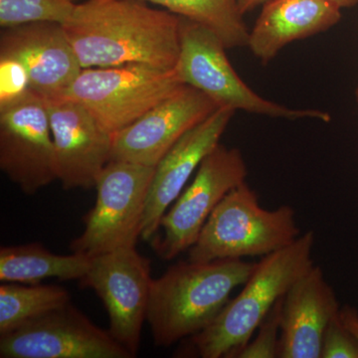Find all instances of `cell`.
Here are the masks:
<instances>
[{
    "label": "cell",
    "mask_w": 358,
    "mask_h": 358,
    "mask_svg": "<svg viewBox=\"0 0 358 358\" xmlns=\"http://www.w3.org/2000/svg\"><path fill=\"white\" fill-rule=\"evenodd\" d=\"M0 169L27 195L57 180L48 110L36 94L0 110Z\"/></svg>",
    "instance_id": "8fae6325"
},
{
    "label": "cell",
    "mask_w": 358,
    "mask_h": 358,
    "mask_svg": "<svg viewBox=\"0 0 358 358\" xmlns=\"http://www.w3.org/2000/svg\"><path fill=\"white\" fill-rule=\"evenodd\" d=\"M268 0H238L240 11L242 14H246L254 10L257 7L264 6Z\"/></svg>",
    "instance_id": "484cf974"
},
{
    "label": "cell",
    "mask_w": 358,
    "mask_h": 358,
    "mask_svg": "<svg viewBox=\"0 0 358 358\" xmlns=\"http://www.w3.org/2000/svg\"><path fill=\"white\" fill-rule=\"evenodd\" d=\"M247 176L248 167L240 150L219 143L162 216V236L152 239L157 255L171 261L192 248L214 209L231 190L246 182Z\"/></svg>",
    "instance_id": "ba28073f"
},
{
    "label": "cell",
    "mask_w": 358,
    "mask_h": 358,
    "mask_svg": "<svg viewBox=\"0 0 358 358\" xmlns=\"http://www.w3.org/2000/svg\"><path fill=\"white\" fill-rule=\"evenodd\" d=\"M0 56L20 61L33 93L44 100L62 98L82 70L64 27L59 23L4 28L0 35Z\"/></svg>",
    "instance_id": "5bb4252c"
},
{
    "label": "cell",
    "mask_w": 358,
    "mask_h": 358,
    "mask_svg": "<svg viewBox=\"0 0 358 358\" xmlns=\"http://www.w3.org/2000/svg\"><path fill=\"white\" fill-rule=\"evenodd\" d=\"M1 358H133L109 331L69 305L0 336Z\"/></svg>",
    "instance_id": "30bf717a"
},
{
    "label": "cell",
    "mask_w": 358,
    "mask_h": 358,
    "mask_svg": "<svg viewBox=\"0 0 358 358\" xmlns=\"http://www.w3.org/2000/svg\"><path fill=\"white\" fill-rule=\"evenodd\" d=\"M91 259L73 253L57 255L38 243L0 248V282L40 284L43 280H82Z\"/></svg>",
    "instance_id": "ac0fdd59"
},
{
    "label": "cell",
    "mask_w": 358,
    "mask_h": 358,
    "mask_svg": "<svg viewBox=\"0 0 358 358\" xmlns=\"http://www.w3.org/2000/svg\"><path fill=\"white\" fill-rule=\"evenodd\" d=\"M164 7L209 28L222 40L226 48L248 46L250 31L238 0H140Z\"/></svg>",
    "instance_id": "ffe728a7"
},
{
    "label": "cell",
    "mask_w": 358,
    "mask_h": 358,
    "mask_svg": "<svg viewBox=\"0 0 358 358\" xmlns=\"http://www.w3.org/2000/svg\"><path fill=\"white\" fill-rule=\"evenodd\" d=\"M301 235L289 205L268 210L247 182L231 190L207 219L188 260L211 262L264 257L293 243Z\"/></svg>",
    "instance_id": "277c9868"
},
{
    "label": "cell",
    "mask_w": 358,
    "mask_h": 358,
    "mask_svg": "<svg viewBox=\"0 0 358 358\" xmlns=\"http://www.w3.org/2000/svg\"><path fill=\"white\" fill-rule=\"evenodd\" d=\"M226 50L222 40L209 28L180 17V52L174 70L183 84L199 90L219 108L235 112L289 121H331V115L324 110L291 109L258 95L237 74Z\"/></svg>",
    "instance_id": "5b68a950"
},
{
    "label": "cell",
    "mask_w": 358,
    "mask_h": 358,
    "mask_svg": "<svg viewBox=\"0 0 358 358\" xmlns=\"http://www.w3.org/2000/svg\"><path fill=\"white\" fill-rule=\"evenodd\" d=\"M341 17V9L329 0H268L250 31L247 47L268 64L287 45L326 32Z\"/></svg>",
    "instance_id": "e0dca14e"
},
{
    "label": "cell",
    "mask_w": 358,
    "mask_h": 358,
    "mask_svg": "<svg viewBox=\"0 0 358 358\" xmlns=\"http://www.w3.org/2000/svg\"><path fill=\"white\" fill-rule=\"evenodd\" d=\"M155 167L112 159L96 183V203L85 216V229L71 242L73 253L92 259L115 250L136 247Z\"/></svg>",
    "instance_id": "8992f818"
},
{
    "label": "cell",
    "mask_w": 358,
    "mask_h": 358,
    "mask_svg": "<svg viewBox=\"0 0 358 358\" xmlns=\"http://www.w3.org/2000/svg\"><path fill=\"white\" fill-rule=\"evenodd\" d=\"M284 296L275 303L257 329V336L237 353L235 358H275L279 355L282 306Z\"/></svg>",
    "instance_id": "7402d4cb"
},
{
    "label": "cell",
    "mask_w": 358,
    "mask_h": 358,
    "mask_svg": "<svg viewBox=\"0 0 358 358\" xmlns=\"http://www.w3.org/2000/svg\"><path fill=\"white\" fill-rule=\"evenodd\" d=\"M339 303L324 271L313 265L285 294L280 358H322V338Z\"/></svg>",
    "instance_id": "2e32d148"
},
{
    "label": "cell",
    "mask_w": 358,
    "mask_h": 358,
    "mask_svg": "<svg viewBox=\"0 0 358 358\" xmlns=\"http://www.w3.org/2000/svg\"><path fill=\"white\" fill-rule=\"evenodd\" d=\"M70 1L75 2V3H80V2L86 1V0H70Z\"/></svg>",
    "instance_id": "83f0119b"
},
{
    "label": "cell",
    "mask_w": 358,
    "mask_h": 358,
    "mask_svg": "<svg viewBox=\"0 0 358 358\" xmlns=\"http://www.w3.org/2000/svg\"><path fill=\"white\" fill-rule=\"evenodd\" d=\"M315 233L264 256L235 298L230 299L204 331L186 339L178 355L201 358H235L253 338L278 301L313 264ZM179 355V357H181Z\"/></svg>",
    "instance_id": "3957f363"
},
{
    "label": "cell",
    "mask_w": 358,
    "mask_h": 358,
    "mask_svg": "<svg viewBox=\"0 0 358 358\" xmlns=\"http://www.w3.org/2000/svg\"><path fill=\"white\" fill-rule=\"evenodd\" d=\"M176 70L129 64L82 69L62 98L83 106L99 124L115 134L180 88Z\"/></svg>",
    "instance_id": "52a82bcc"
},
{
    "label": "cell",
    "mask_w": 358,
    "mask_h": 358,
    "mask_svg": "<svg viewBox=\"0 0 358 358\" xmlns=\"http://www.w3.org/2000/svg\"><path fill=\"white\" fill-rule=\"evenodd\" d=\"M322 358H358V343L343 326L339 312L331 320L324 331Z\"/></svg>",
    "instance_id": "cb8c5ba5"
},
{
    "label": "cell",
    "mask_w": 358,
    "mask_h": 358,
    "mask_svg": "<svg viewBox=\"0 0 358 358\" xmlns=\"http://www.w3.org/2000/svg\"><path fill=\"white\" fill-rule=\"evenodd\" d=\"M255 267L243 259L171 266L152 281L147 322L155 345L167 348L204 331Z\"/></svg>",
    "instance_id": "7a4b0ae2"
},
{
    "label": "cell",
    "mask_w": 358,
    "mask_h": 358,
    "mask_svg": "<svg viewBox=\"0 0 358 358\" xmlns=\"http://www.w3.org/2000/svg\"><path fill=\"white\" fill-rule=\"evenodd\" d=\"M235 113L230 108H218L189 129L155 166L141 239L150 241L157 234L162 216L185 189L205 157L220 143Z\"/></svg>",
    "instance_id": "9a60e30c"
},
{
    "label": "cell",
    "mask_w": 358,
    "mask_h": 358,
    "mask_svg": "<svg viewBox=\"0 0 358 358\" xmlns=\"http://www.w3.org/2000/svg\"><path fill=\"white\" fill-rule=\"evenodd\" d=\"M33 93L25 68L16 59L0 56V110Z\"/></svg>",
    "instance_id": "603a6c76"
},
{
    "label": "cell",
    "mask_w": 358,
    "mask_h": 358,
    "mask_svg": "<svg viewBox=\"0 0 358 358\" xmlns=\"http://www.w3.org/2000/svg\"><path fill=\"white\" fill-rule=\"evenodd\" d=\"M69 303L70 293L63 287L1 282L0 336Z\"/></svg>",
    "instance_id": "d6986e66"
},
{
    "label": "cell",
    "mask_w": 358,
    "mask_h": 358,
    "mask_svg": "<svg viewBox=\"0 0 358 358\" xmlns=\"http://www.w3.org/2000/svg\"><path fill=\"white\" fill-rule=\"evenodd\" d=\"M218 108L199 90L182 85L140 119L113 134L112 159L155 167L189 129Z\"/></svg>",
    "instance_id": "7c38bea8"
},
{
    "label": "cell",
    "mask_w": 358,
    "mask_h": 358,
    "mask_svg": "<svg viewBox=\"0 0 358 358\" xmlns=\"http://www.w3.org/2000/svg\"><path fill=\"white\" fill-rule=\"evenodd\" d=\"M339 317L350 334L358 343V310L350 305L339 308Z\"/></svg>",
    "instance_id": "d4e9b609"
},
{
    "label": "cell",
    "mask_w": 358,
    "mask_h": 358,
    "mask_svg": "<svg viewBox=\"0 0 358 358\" xmlns=\"http://www.w3.org/2000/svg\"><path fill=\"white\" fill-rule=\"evenodd\" d=\"M82 69L129 64L173 70L180 16L140 0H86L63 24Z\"/></svg>",
    "instance_id": "6da1fadb"
},
{
    "label": "cell",
    "mask_w": 358,
    "mask_h": 358,
    "mask_svg": "<svg viewBox=\"0 0 358 358\" xmlns=\"http://www.w3.org/2000/svg\"><path fill=\"white\" fill-rule=\"evenodd\" d=\"M77 3L70 0H0V27H16L31 23L65 24Z\"/></svg>",
    "instance_id": "44dd1931"
},
{
    "label": "cell",
    "mask_w": 358,
    "mask_h": 358,
    "mask_svg": "<svg viewBox=\"0 0 358 358\" xmlns=\"http://www.w3.org/2000/svg\"><path fill=\"white\" fill-rule=\"evenodd\" d=\"M45 102L57 180L66 190L95 188L99 176L112 159L113 134L74 101L60 98Z\"/></svg>",
    "instance_id": "4fadbf2b"
},
{
    "label": "cell",
    "mask_w": 358,
    "mask_h": 358,
    "mask_svg": "<svg viewBox=\"0 0 358 358\" xmlns=\"http://www.w3.org/2000/svg\"><path fill=\"white\" fill-rule=\"evenodd\" d=\"M329 1L336 4L341 9L350 8V7H353L358 4V0H329Z\"/></svg>",
    "instance_id": "4316f807"
},
{
    "label": "cell",
    "mask_w": 358,
    "mask_h": 358,
    "mask_svg": "<svg viewBox=\"0 0 358 358\" xmlns=\"http://www.w3.org/2000/svg\"><path fill=\"white\" fill-rule=\"evenodd\" d=\"M150 262L136 247L91 259L84 287L93 289L109 315V331L133 357L141 345L152 286Z\"/></svg>",
    "instance_id": "9c48e42d"
},
{
    "label": "cell",
    "mask_w": 358,
    "mask_h": 358,
    "mask_svg": "<svg viewBox=\"0 0 358 358\" xmlns=\"http://www.w3.org/2000/svg\"><path fill=\"white\" fill-rule=\"evenodd\" d=\"M355 100H357V102L358 103V86L357 90H355Z\"/></svg>",
    "instance_id": "f1b7e54d"
}]
</instances>
